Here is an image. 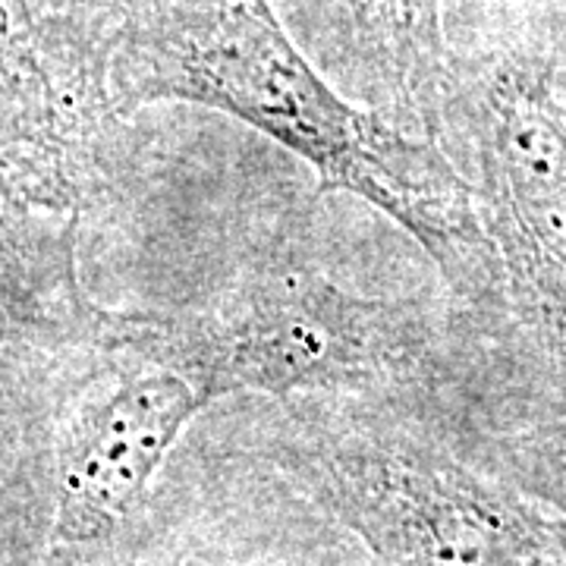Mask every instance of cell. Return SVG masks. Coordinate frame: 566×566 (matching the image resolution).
Returning a JSON list of instances; mask_svg holds the SVG:
<instances>
[{
  "label": "cell",
  "mask_w": 566,
  "mask_h": 566,
  "mask_svg": "<svg viewBox=\"0 0 566 566\" xmlns=\"http://www.w3.org/2000/svg\"><path fill=\"white\" fill-rule=\"evenodd\" d=\"M111 92L123 117L145 104H199L283 145L324 192H349L406 230L475 334L494 337L497 271L460 167L438 139L344 98L271 0H123Z\"/></svg>",
  "instance_id": "cell-1"
},
{
  "label": "cell",
  "mask_w": 566,
  "mask_h": 566,
  "mask_svg": "<svg viewBox=\"0 0 566 566\" xmlns=\"http://www.w3.org/2000/svg\"><path fill=\"white\" fill-rule=\"evenodd\" d=\"M438 142L469 182L501 315L506 394L566 412V25L450 54Z\"/></svg>",
  "instance_id": "cell-2"
},
{
  "label": "cell",
  "mask_w": 566,
  "mask_h": 566,
  "mask_svg": "<svg viewBox=\"0 0 566 566\" xmlns=\"http://www.w3.org/2000/svg\"><path fill=\"white\" fill-rule=\"evenodd\" d=\"M277 463L381 566H566V520L450 444L290 400Z\"/></svg>",
  "instance_id": "cell-3"
},
{
  "label": "cell",
  "mask_w": 566,
  "mask_h": 566,
  "mask_svg": "<svg viewBox=\"0 0 566 566\" xmlns=\"http://www.w3.org/2000/svg\"><path fill=\"white\" fill-rule=\"evenodd\" d=\"M107 349L233 394L334 397L416 381L434 365L422 305L349 293L315 268H264L182 312L111 308Z\"/></svg>",
  "instance_id": "cell-4"
},
{
  "label": "cell",
  "mask_w": 566,
  "mask_h": 566,
  "mask_svg": "<svg viewBox=\"0 0 566 566\" xmlns=\"http://www.w3.org/2000/svg\"><path fill=\"white\" fill-rule=\"evenodd\" d=\"M123 0H0V208L76 218L111 189Z\"/></svg>",
  "instance_id": "cell-5"
},
{
  "label": "cell",
  "mask_w": 566,
  "mask_h": 566,
  "mask_svg": "<svg viewBox=\"0 0 566 566\" xmlns=\"http://www.w3.org/2000/svg\"><path fill=\"white\" fill-rule=\"evenodd\" d=\"M76 218L0 208V469L48 441L70 394L107 359L111 308L85 296Z\"/></svg>",
  "instance_id": "cell-6"
},
{
  "label": "cell",
  "mask_w": 566,
  "mask_h": 566,
  "mask_svg": "<svg viewBox=\"0 0 566 566\" xmlns=\"http://www.w3.org/2000/svg\"><path fill=\"white\" fill-rule=\"evenodd\" d=\"M205 406L177 371L111 353L70 394L51 434V542H111Z\"/></svg>",
  "instance_id": "cell-7"
},
{
  "label": "cell",
  "mask_w": 566,
  "mask_h": 566,
  "mask_svg": "<svg viewBox=\"0 0 566 566\" xmlns=\"http://www.w3.org/2000/svg\"><path fill=\"white\" fill-rule=\"evenodd\" d=\"M371 82L397 123L438 139V114L450 73L444 0H331Z\"/></svg>",
  "instance_id": "cell-8"
},
{
  "label": "cell",
  "mask_w": 566,
  "mask_h": 566,
  "mask_svg": "<svg viewBox=\"0 0 566 566\" xmlns=\"http://www.w3.org/2000/svg\"><path fill=\"white\" fill-rule=\"evenodd\" d=\"M472 460L566 520V412L506 394L469 428Z\"/></svg>",
  "instance_id": "cell-9"
},
{
  "label": "cell",
  "mask_w": 566,
  "mask_h": 566,
  "mask_svg": "<svg viewBox=\"0 0 566 566\" xmlns=\"http://www.w3.org/2000/svg\"><path fill=\"white\" fill-rule=\"evenodd\" d=\"M554 7H557V13H560V20L566 25V0H554Z\"/></svg>",
  "instance_id": "cell-10"
}]
</instances>
